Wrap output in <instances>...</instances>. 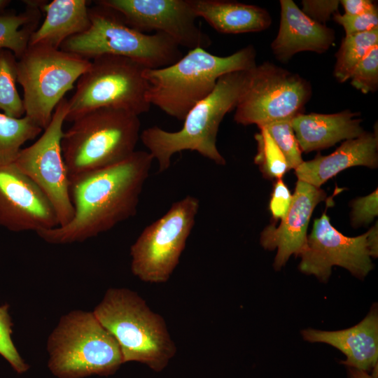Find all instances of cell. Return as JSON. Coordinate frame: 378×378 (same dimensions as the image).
<instances>
[{"mask_svg": "<svg viewBox=\"0 0 378 378\" xmlns=\"http://www.w3.org/2000/svg\"><path fill=\"white\" fill-rule=\"evenodd\" d=\"M153 160L148 151L136 150L118 164L71 178L73 218L37 234L52 244L81 242L134 216Z\"/></svg>", "mask_w": 378, "mask_h": 378, "instance_id": "1", "label": "cell"}, {"mask_svg": "<svg viewBox=\"0 0 378 378\" xmlns=\"http://www.w3.org/2000/svg\"><path fill=\"white\" fill-rule=\"evenodd\" d=\"M255 57L252 45L225 57L201 48L190 50L169 66L144 70L147 100L150 106L183 121L191 108L213 91L220 77L254 68Z\"/></svg>", "mask_w": 378, "mask_h": 378, "instance_id": "2", "label": "cell"}, {"mask_svg": "<svg viewBox=\"0 0 378 378\" xmlns=\"http://www.w3.org/2000/svg\"><path fill=\"white\" fill-rule=\"evenodd\" d=\"M248 71H234L220 77L213 91L188 113L179 130L169 132L154 125L141 132L140 139L157 160L159 172L167 170L172 157L184 150L196 151L216 164H225L216 146L217 134L225 115L235 108Z\"/></svg>", "mask_w": 378, "mask_h": 378, "instance_id": "3", "label": "cell"}, {"mask_svg": "<svg viewBox=\"0 0 378 378\" xmlns=\"http://www.w3.org/2000/svg\"><path fill=\"white\" fill-rule=\"evenodd\" d=\"M93 314L117 341L124 363L140 362L160 372L176 352L163 317L133 290L109 288Z\"/></svg>", "mask_w": 378, "mask_h": 378, "instance_id": "4", "label": "cell"}, {"mask_svg": "<svg viewBox=\"0 0 378 378\" xmlns=\"http://www.w3.org/2000/svg\"><path fill=\"white\" fill-rule=\"evenodd\" d=\"M140 128L138 115L112 108H97L74 120L61 141L69 178L127 159L136 151Z\"/></svg>", "mask_w": 378, "mask_h": 378, "instance_id": "5", "label": "cell"}, {"mask_svg": "<svg viewBox=\"0 0 378 378\" xmlns=\"http://www.w3.org/2000/svg\"><path fill=\"white\" fill-rule=\"evenodd\" d=\"M96 4L89 8L88 29L65 40L60 50L89 60L104 55L124 57L150 69L166 67L183 57L181 47L166 34L139 32L115 10Z\"/></svg>", "mask_w": 378, "mask_h": 378, "instance_id": "6", "label": "cell"}, {"mask_svg": "<svg viewBox=\"0 0 378 378\" xmlns=\"http://www.w3.org/2000/svg\"><path fill=\"white\" fill-rule=\"evenodd\" d=\"M47 346L48 367L59 378L108 376L124 363L117 341L93 312L79 310L64 315Z\"/></svg>", "mask_w": 378, "mask_h": 378, "instance_id": "7", "label": "cell"}, {"mask_svg": "<svg viewBox=\"0 0 378 378\" xmlns=\"http://www.w3.org/2000/svg\"><path fill=\"white\" fill-rule=\"evenodd\" d=\"M90 64L59 48L29 45L18 59L17 82L23 90L24 115L44 130L57 104Z\"/></svg>", "mask_w": 378, "mask_h": 378, "instance_id": "8", "label": "cell"}, {"mask_svg": "<svg viewBox=\"0 0 378 378\" xmlns=\"http://www.w3.org/2000/svg\"><path fill=\"white\" fill-rule=\"evenodd\" d=\"M146 68L129 58L104 55L92 59L88 69L78 78L76 89L68 100L66 121L92 110L112 108L138 116L148 112Z\"/></svg>", "mask_w": 378, "mask_h": 378, "instance_id": "9", "label": "cell"}, {"mask_svg": "<svg viewBox=\"0 0 378 378\" xmlns=\"http://www.w3.org/2000/svg\"><path fill=\"white\" fill-rule=\"evenodd\" d=\"M199 208V199L186 195L143 230L130 248L134 276L153 284L169 280L185 249Z\"/></svg>", "mask_w": 378, "mask_h": 378, "instance_id": "10", "label": "cell"}, {"mask_svg": "<svg viewBox=\"0 0 378 378\" xmlns=\"http://www.w3.org/2000/svg\"><path fill=\"white\" fill-rule=\"evenodd\" d=\"M310 83L298 74L265 62L250 69L234 108V120L258 127L303 113L312 97Z\"/></svg>", "mask_w": 378, "mask_h": 378, "instance_id": "11", "label": "cell"}, {"mask_svg": "<svg viewBox=\"0 0 378 378\" xmlns=\"http://www.w3.org/2000/svg\"><path fill=\"white\" fill-rule=\"evenodd\" d=\"M68 107V99H62L42 135L29 146L22 148L13 162L48 198L56 211L59 226L68 223L74 214L70 178L61 148Z\"/></svg>", "mask_w": 378, "mask_h": 378, "instance_id": "12", "label": "cell"}, {"mask_svg": "<svg viewBox=\"0 0 378 378\" xmlns=\"http://www.w3.org/2000/svg\"><path fill=\"white\" fill-rule=\"evenodd\" d=\"M97 4L117 12L132 29L162 33L179 47L207 48L210 37L198 27L188 0H99Z\"/></svg>", "mask_w": 378, "mask_h": 378, "instance_id": "13", "label": "cell"}, {"mask_svg": "<svg viewBox=\"0 0 378 378\" xmlns=\"http://www.w3.org/2000/svg\"><path fill=\"white\" fill-rule=\"evenodd\" d=\"M367 235V232L354 237L344 235L332 225L324 211L314 220L307 235L306 246L300 255L299 270L323 283L329 279L333 266L342 267L360 279L365 278L373 268Z\"/></svg>", "mask_w": 378, "mask_h": 378, "instance_id": "14", "label": "cell"}, {"mask_svg": "<svg viewBox=\"0 0 378 378\" xmlns=\"http://www.w3.org/2000/svg\"><path fill=\"white\" fill-rule=\"evenodd\" d=\"M0 226L36 234L59 226L48 198L13 162L0 164Z\"/></svg>", "mask_w": 378, "mask_h": 378, "instance_id": "15", "label": "cell"}, {"mask_svg": "<svg viewBox=\"0 0 378 378\" xmlns=\"http://www.w3.org/2000/svg\"><path fill=\"white\" fill-rule=\"evenodd\" d=\"M326 193L304 181L298 180L290 209L280 225L267 226L260 242L266 250L276 249L273 267L280 270L292 255L300 256L307 240V227L316 205L325 201Z\"/></svg>", "mask_w": 378, "mask_h": 378, "instance_id": "16", "label": "cell"}, {"mask_svg": "<svg viewBox=\"0 0 378 378\" xmlns=\"http://www.w3.org/2000/svg\"><path fill=\"white\" fill-rule=\"evenodd\" d=\"M278 34L271 43L276 58L286 62L300 52H326L335 40L334 29L311 19L292 0H281Z\"/></svg>", "mask_w": 378, "mask_h": 378, "instance_id": "17", "label": "cell"}, {"mask_svg": "<svg viewBox=\"0 0 378 378\" xmlns=\"http://www.w3.org/2000/svg\"><path fill=\"white\" fill-rule=\"evenodd\" d=\"M302 338L309 342L328 344L346 356L341 363L349 368L365 371L372 370L378 360V308L374 303L368 315L351 328L327 331L312 328L301 331Z\"/></svg>", "mask_w": 378, "mask_h": 378, "instance_id": "18", "label": "cell"}, {"mask_svg": "<svg viewBox=\"0 0 378 378\" xmlns=\"http://www.w3.org/2000/svg\"><path fill=\"white\" fill-rule=\"evenodd\" d=\"M378 165L377 132H365L361 136L344 142L328 155H318L304 161L295 169L298 180L320 188L339 172L356 166L377 168Z\"/></svg>", "mask_w": 378, "mask_h": 378, "instance_id": "19", "label": "cell"}, {"mask_svg": "<svg viewBox=\"0 0 378 378\" xmlns=\"http://www.w3.org/2000/svg\"><path fill=\"white\" fill-rule=\"evenodd\" d=\"M358 115L349 109L329 114L302 113L291 120V125L301 151L309 153L361 136L365 131Z\"/></svg>", "mask_w": 378, "mask_h": 378, "instance_id": "20", "label": "cell"}, {"mask_svg": "<svg viewBox=\"0 0 378 378\" xmlns=\"http://www.w3.org/2000/svg\"><path fill=\"white\" fill-rule=\"evenodd\" d=\"M196 17L222 34L260 32L272 24L270 13L258 6L229 0H188Z\"/></svg>", "mask_w": 378, "mask_h": 378, "instance_id": "21", "label": "cell"}, {"mask_svg": "<svg viewBox=\"0 0 378 378\" xmlns=\"http://www.w3.org/2000/svg\"><path fill=\"white\" fill-rule=\"evenodd\" d=\"M43 10L45 18L31 34L29 45L59 48L65 40L85 31L90 25L86 0H53Z\"/></svg>", "mask_w": 378, "mask_h": 378, "instance_id": "22", "label": "cell"}, {"mask_svg": "<svg viewBox=\"0 0 378 378\" xmlns=\"http://www.w3.org/2000/svg\"><path fill=\"white\" fill-rule=\"evenodd\" d=\"M26 9L17 13L6 11L0 15V50L11 51L20 58L27 50L31 34L38 28L41 12L47 1H24Z\"/></svg>", "mask_w": 378, "mask_h": 378, "instance_id": "23", "label": "cell"}, {"mask_svg": "<svg viewBox=\"0 0 378 378\" xmlns=\"http://www.w3.org/2000/svg\"><path fill=\"white\" fill-rule=\"evenodd\" d=\"M42 130L25 115L17 118L0 113V164L13 162L22 146Z\"/></svg>", "mask_w": 378, "mask_h": 378, "instance_id": "24", "label": "cell"}, {"mask_svg": "<svg viewBox=\"0 0 378 378\" xmlns=\"http://www.w3.org/2000/svg\"><path fill=\"white\" fill-rule=\"evenodd\" d=\"M378 46V28L371 31L345 36L335 54L334 76L340 83L349 80L359 62Z\"/></svg>", "mask_w": 378, "mask_h": 378, "instance_id": "25", "label": "cell"}, {"mask_svg": "<svg viewBox=\"0 0 378 378\" xmlns=\"http://www.w3.org/2000/svg\"><path fill=\"white\" fill-rule=\"evenodd\" d=\"M18 59L9 50H0V109L13 118L24 115L22 99L16 88Z\"/></svg>", "mask_w": 378, "mask_h": 378, "instance_id": "26", "label": "cell"}, {"mask_svg": "<svg viewBox=\"0 0 378 378\" xmlns=\"http://www.w3.org/2000/svg\"><path fill=\"white\" fill-rule=\"evenodd\" d=\"M259 130L254 136L257 143L254 162L264 178L281 179L290 170L287 162L267 130L263 127H259Z\"/></svg>", "mask_w": 378, "mask_h": 378, "instance_id": "27", "label": "cell"}, {"mask_svg": "<svg viewBox=\"0 0 378 378\" xmlns=\"http://www.w3.org/2000/svg\"><path fill=\"white\" fill-rule=\"evenodd\" d=\"M261 127L267 130L281 150L289 169H295L304 162L302 151L291 125V120L273 122Z\"/></svg>", "mask_w": 378, "mask_h": 378, "instance_id": "28", "label": "cell"}, {"mask_svg": "<svg viewBox=\"0 0 378 378\" xmlns=\"http://www.w3.org/2000/svg\"><path fill=\"white\" fill-rule=\"evenodd\" d=\"M351 85L363 94L378 89V46L374 47L356 66L349 78Z\"/></svg>", "mask_w": 378, "mask_h": 378, "instance_id": "29", "label": "cell"}, {"mask_svg": "<svg viewBox=\"0 0 378 378\" xmlns=\"http://www.w3.org/2000/svg\"><path fill=\"white\" fill-rule=\"evenodd\" d=\"M12 322L8 313V305L0 306V355L19 374L28 370L11 339Z\"/></svg>", "mask_w": 378, "mask_h": 378, "instance_id": "30", "label": "cell"}, {"mask_svg": "<svg viewBox=\"0 0 378 378\" xmlns=\"http://www.w3.org/2000/svg\"><path fill=\"white\" fill-rule=\"evenodd\" d=\"M334 21L345 31V36L360 34L378 28V8L361 15H348L339 12L332 15Z\"/></svg>", "mask_w": 378, "mask_h": 378, "instance_id": "31", "label": "cell"}, {"mask_svg": "<svg viewBox=\"0 0 378 378\" xmlns=\"http://www.w3.org/2000/svg\"><path fill=\"white\" fill-rule=\"evenodd\" d=\"M377 189L352 201L351 222L354 227L370 223L378 214Z\"/></svg>", "mask_w": 378, "mask_h": 378, "instance_id": "32", "label": "cell"}, {"mask_svg": "<svg viewBox=\"0 0 378 378\" xmlns=\"http://www.w3.org/2000/svg\"><path fill=\"white\" fill-rule=\"evenodd\" d=\"M340 1L303 0L302 11L314 21L325 24L331 15L338 13Z\"/></svg>", "mask_w": 378, "mask_h": 378, "instance_id": "33", "label": "cell"}, {"mask_svg": "<svg viewBox=\"0 0 378 378\" xmlns=\"http://www.w3.org/2000/svg\"><path fill=\"white\" fill-rule=\"evenodd\" d=\"M293 195L281 179H278L273 186L269 209L274 220H281L287 214Z\"/></svg>", "mask_w": 378, "mask_h": 378, "instance_id": "34", "label": "cell"}, {"mask_svg": "<svg viewBox=\"0 0 378 378\" xmlns=\"http://www.w3.org/2000/svg\"><path fill=\"white\" fill-rule=\"evenodd\" d=\"M344 14L348 15H361L377 8V4L371 0H341Z\"/></svg>", "mask_w": 378, "mask_h": 378, "instance_id": "35", "label": "cell"}, {"mask_svg": "<svg viewBox=\"0 0 378 378\" xmlns=\"http://www.w3.org/2000/svg\"><path fill=\"white\" fill-rule=\"evenodd\" d=\"M367 243L370 256L377 258L378 256V227L377 223L372 227L368 232Z\"/></svg>", "mask_w": 378, "mask_h": 378, "instance_id": "36", "label": "cell"}, {"mask_svg": "<svg viewBox=\"0 0 378 378\" xmlns=\"http://www.w3.org/2000/svg\"><path fill=\"white\" fill-rule=\"evenodd\" d=\"M349 378H378V365H376L372 369V373L369 374L368 371L349 368Z\"/></svg>", "mask_w": 378, "mask_h": 378, "instance_id": "37", "label": "cell"}, {"mask_svg": "<svg viewBox=\"0 0 378 378\" xmlns=\"http://www.w3.org/2000/svg\"><path fill=\"white\" fill-rule=\"evenodd\" d=\"M10 3L8 0H0V15L6 12L5 9Z\"/></svg>", "mask_w": 378, "mask_h": 378, "instance_id": "38", "label": "cell"}]
</instances>
